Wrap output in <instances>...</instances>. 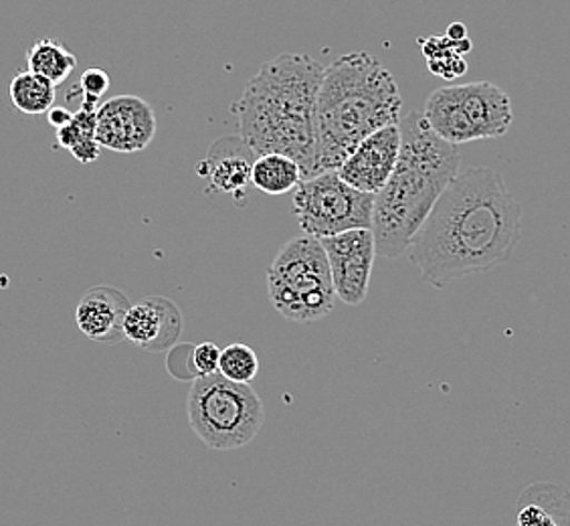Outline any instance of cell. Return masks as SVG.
Here are the masks:
<instances>
[{"instance_id": "cell-4", "label": "cell", "mask_w": 570, "mask_h": 526, "mask_svg": "<svg viewBox=\"0 0 570 526\" xmlns=\"http://www.w3.org/2000/svg\"><path fill=\"white\" fill-rule=\"evenodd\" d=\"M396 79L376 57L354 51L324 69L316 104V175L338 171L374 132L401 124Z\"/></svg>"}, {"instance_id": "cell-20", "label": "cell", "mask_w": 570, "mask_h": 526, "mask_svg": "<svg viewBox=\"0 0 570 526\" xmlns=\"http://www.w3.org/2000/svg\"><path fill=\"white\" fill-rule=\"evenodd\" d=\"M217 373L233 383L252 384L253 379L259 373V357L252 347L243 342H233L229 347L220 349Z\"/></svg>"}, {"instance_id": "cell-6", "label": "cell", "mask_w": 570, "mask_h": 526, "mask_svg": "<svg viewBox=\"0 0 570 526\" xmlns=\"http://www.w3.org/2000/svg\"><path fill=\"white\" fill-rule=\"evenodd\" d=\"M267 294L289 322L309 324L328 316L336 292L320 240L304 233L282 245L267 267Z\"/></svg>"}, {"instance_id": "cell-24", "label": "cell", "mask_w": 570, "mask_h": 526, "mask_svg": "<svg viewBox=\"0 0 570 526\" xmlns=\"http://www.w3.org/2000/svg\"><path fill=\"white\" fill-rule=\"evenodd\" d=\"M47 120L56 130H61V128H66L67 124H71L73 114L61 106H53L51 110L47 111Z\"/></svg>"}, {"instance_id": "cell-23", "label": "cell", "mask_w": 570, "mask_h": 526, "mask_svg": "<svg viewBox=\"0 0 570 526\" xmlns=\"http://www.w3.org/2000/svg\"><path fill=\"white\" fill-rule=\"evenodd\" d=\"M515 526H559L557 520L537 505H528L518 513Z\"/></svg>"}, {"instance_id": "cell-5", "label": "cell", "mask_w": 570, "mask_h": 526, "mask_svg": "<svg viewBox=\"0 0 570 526\" xmlns=\"http://www.w3.org/2000/svg\"><path fill=\"white\" fill-rule=\"evenodd\" d=\"M190 429L210 450H239L259 436L265 407L252 384L227 381L219 373L197 377L187 397Z\"/></svg>"}, {"instance_id": "cell-2", "label": "cell", "mask_w": 570, "mask_h": 526, "mask_svg": "<svg viewBox=\"0 0 570 526\" xmlns=\"http://www.w3.org/2000/svg\"><path fill=\"white\" fill-rule=\"evenodd\" d=\"M324 69L307 53H282L259 67L230 108L252 153L284 154L296 160L304 181L316 176V104Z\"/></svg>"}, {"instance_id": "cell-21", "label": "cell", "mask_w": 570, "mask_h": 526, "mask_svg": "<svg viewBox=\"0 0 570 526\" xmlns=\"http://www.w3.org/2000/svg\"><path fill=\"white\" fill-rule=\"evenodd\" d=\"M110 76L108 71L99 69V67H91L83 76L79 77V86L77 91L83 94V101L81 104H94L99 106V99L106 96V91L110 89Z\"/></svg>"}, {"instance_id": "cell-19", "label": "cell", "mask_w": 570, "mask_h": 526, "mask_svg": "<svg viewBox=\"0 0 570 526\" xmlns=\"http://www.w3.org/2000/svg\"><path fill=\"white\" fill-rule=\"evenodd\" d=\"M423 56L428 57L429 71L443 79H455L468 71L463 57L472 51V41H451L450 37L423 39Z\"/></svg>"}, {"instance_id": "cell-17", "label": "cell", "mask_w": 570, "mask_h": 526, "mask_svg": "<svg viewBox=\"0 0 570 526\" xmlns=\"http://www.w3.org/2000/svg\"><path fill=\"white\" fill-rule=\"evenodd\" d=\"M27 67L37 76L49 79L53 86H59L76 71L77 57L61 41L39 39L27 51Z\"/></svg>"}, {"instance_id": "cell-1", "label": "cell", "mask_w": 570, "mask_h": 526, "mask_svg": "<svg viewBox=\"0 0 570 526\" xmlns=\"http://www.w3.org/2000/svg\"><path fill=\"white\" fill-rule=\"evenodd\" d=\"M522 240V205L490 166L455 176L413 237L409 260L423 282L445 285L512 260Z\"/></svg>"}, {"instance_id": "cell-9", "label": "cell", "mask_w": 570, "mask_h": 526, "mask_svg": "<svg viewBox=\"0 0 570 526\" xmlns=\"http://www.w3.org/2000/svg\"><path fill=\"white\" fill-rule=\"evenodd\" d=\"M330 263L336 298L348 306H361L368 296L376 243L373 231L354 230L320 240Z\"/></svg>"}, {"instance_id": "cell-25", "label": "cell", "mask_w": 570, "mask_h": 526, "mask_svg": "<svg viewBox=\"0 0 570 526\" xmlns=\"http://www.w3.org/2000/svg\"><path fill=\"white\" fill-rule=\"evenodd\" d=\"M445 37H450L451 41H465V39H470V37H468V29H465L463 22H453V25H450Z\"/></svg>"}, {"instance_id": "cell-12", "label": "cell", "mask_w": 570, "mask_h": 526, "mask_svg": "<svg viewBox=\"0 0 570 526\" xmlns=\"http://www.w3.org/2000/svg\"><path fill=\"white\" fill-rule=\"evenodd\" d=\"M183 334V312L170 298L148 296L132 304L124 320V337L146 352H166Z\"/></svg>"}, {"instance_id": "cell-3", "label": "cell", "mask_w": 570, "mask_h": 526, "mask_svg": "<svg viewBox=\"0 0 570 526\" xmlns=\"http://www.w3.org/2000/svg\"><path fill=\"white\" fill-rule=\"evenodd\" d=\"M460 146L431 130L423 111L401 120V153L395 173L374 195L373 235L376 253L396 260L409 252L413 237L460 175Z\"/></svg>"}, {"instance_id": "cell-18", "label": "cell", "mask_w": 570, "mask_h": 526, "mask_svg": "<svg viewBox=\"0 0 570 526\" xmlns=\"http://www.w3.org/2000/svg\"><path fill=\"white\" fill-rule=\"evenodd\" d=\"M57 86L33 71H19L12 77V106L27 116H41L56 106Z\"/></svg>"}, {"instance_id": "cell-15", "label": "cell", "mask_w": 570, "mask_h": 526, "mask_svg": "<svg viewBox=\"0 0 570 526\" xmlns=\"http://www.w3.org/2000/svg\"><path fill=\"white\" fill-rule=\"evenodd\" d=\"M302 181V168L284 154L257 156L252 166V185L265 195H285L299 187Z\"/></svg>"}, {"instance_id": "cell-11", "label": "cell", "mask_w": 570, "mask_h": 526, "mask_svg": "<svg viewBox=\"0 0 570 526\" xmlns=\"http://www.w3.org/2000/svg\"><path fill=\"white\" fill-rule=\"evenodd\" d=\"M401 153V124L386 126L364 138L338 168L344 183L368 195H379L395 173Z\"/></svg>"}, {"instance_id": "cell-16", "label": "cell", "mask_w": 570, "mask_h": 526, "mask_svg": "<svg viewBox=\"0 0 570 526\" xmlns=\"http://www.w3.org/2000/svg\"><path fill=\"white\" fill-rule=\"evenodd\" d=\"M99 106L94 104H81V108L73 114L71 124H67L66 128L57 130V146L67 148L73 154V158L89 165L96 163L99 158V146L96 140V114Z\"/></svg>"}, {"instance_id": "cell-8", "label": "cell", "mask_w": 570, "mask_h": 526, "mask_svg": "<svg viewBox=\"0 0 570 526\" xmlns=\"http://www.w3.org/2000/svg\"><path fill=\"white\" fill-rule=\"evenodd\" d=\"M374 195L342 181L338 171L302 181L294 193V215L306 235L316 240L346 231L373 230Z\"/></svg>"}, {"instance_id": "cell-22", "label": "cell", "mask_w": 570, "mask_h": 526, "mask_svg": "<svg viewBox=\"0 0 570 526\" xmlns=\"http://www.w3.org/2000/svg\"><path fill=\"white\" fill-rule=\"evenodd\" d=\"M220 349L215 342H200L190 351V371L197 377L219 371Z\"/></svg>"}, {"instance_id": "cell-13", "label": "cell", "mask_w": 570, "mask_h": 526, "mask_svg": "<svg viewBox=\"0 0 570 526\" xmlns=\"http://www.w3.org/2000/svg\"><path fill=\"white\" fill-rule=\"evenodd\" d=\"M130 306V300L118 288L94 285L77 304V329L99 344H118L126 339L124 320Z\"/></svg>"}, {"instance_id": "cell-14", "label": "cell", "mask_w": 570, "mask_h": 526, "mask_svg": "<svg viewBox=\"0 0 570 526\" xmlns=\"http://www.w3.org/2000/svg\"><path fill=\"white\" fill-rule=\"evenodd\" d=\"M252 153L242 138L225 136L210 146L207 158L198 165V176L209 181V187L219 193L237 195L252 185Z\"/></svg>"}, {"instance_id": "cell-7", "label": "cell", "mask_w": 570, "mask_h": 526, "mask_svg": "<svg viewBox=\"0 0 570 526\" xmlns=\"http://www.w3.org/2000/svg\"><path fill=\"white\" fill-rule=\"evenodd\" d=\"M423 116L445 143H475L502 138L514 121L512 99L490 81H472L433 91Z\"/></svg>"}, {"instance_id": "cell-10", "label": "cell", "mask_w": 570, "mask_h": 526, "mask_svg": "<svg viewBox=\"0 0 570 526\" xmlns=\"http://www.w3.org/2000/svg\"><path fill=\"white\" fill-rule=\"evenodd\" d=\"M156 136V111L138 96H116L99 104L96 140L114 153L134 154L148 148Z\"/></svg>"}]
</instances>
